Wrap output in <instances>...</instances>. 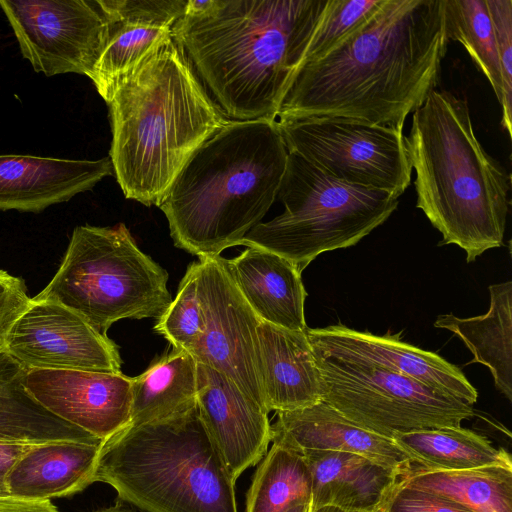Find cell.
Here are the masks:
<instances>
[{
    "instance_id": "cell-4",
    "label": "cell",
    "mask_w": 512,
    "mask_h": 512,
    "mask_svg": "<svg viewBox=\"0 0 512 512\" xmlns=\"http://www.w3.org/2000/svg\"><path fill=\"white\" fill-rule=\"evenodd\" d=\"M287 158L276 120H228L194 151L159 206L174 245L198 258L237 246L276 200Z\"/></svg>"
},
{
    "instance_id": "cell-1",
    "label": "cell",
    "mask_w": 512,
    "mask_h": 512,
    "mask_svg": "<svg viewBox=\"0 0 512 512\" xmlns=\"http://www.w3.org/2000/svg\"><path fill=\"white\" fill-rule=\"evenodd\" d=\"M444 0H386L350 37L301 64L276 121L343 118L403 129L440 81Z\"/></svg>"
},
{
    "instance_id": "cell-26",
    "label": "cell",
    "mask_w": 512,
    "mask_h": 512,
    "mask_svg": "<svg viewBox=\"0 0 512 512\" xmlns=\"http://www.w3.org/2000/svg\"><path fill=\"white\" fill-rule=\"evenodd\" d=\"M131 394L129 425L169 418L194 408L196 360L186 350L173 348L142 374L131 378Z\"/></svg>"
},
{
    "instance_id": "cell-32",
    "label": "cell",
    "mask_w": 512,
    "mask_h": 512,
    "mask_svg": "<svg viewBox=\"0 0 512 512\" xmlns=\"http://www.w3.org/2000/svg\"><path fill=\"white\" fill-rule=\"evenodd\" d=\"M198 261H193L181 279L177 294L157 319L154 330L173 348L190 352L199 340L204 320L197 294Z\"/></svg>"
},
{
    "instance_id": "cell-11",
    "label": "cell",
    "mask_w": 512,
    "mask_h": 512,
    "mask_svg": "<svg viewBox=\"0 0 512 512\" xmlns=\"http://www.w3.org/2000/svg\"><path fill=\"white\" fill-rule=\"evenodd\" d=\"M0 8L36 72L91 79L108 38L103 0H0Z\"/></svg>"
},
{
    "instance_id": "cell-37",
    "label": "cell",
    "mask_w": 512,
    "mask_h": 512,
    "mask_svg": "<svg viewBox=\"0 0 512 512\" xmlns=\"http://www.w3.org/2000/svg\"><path fill=\"white\" fill-rule=\"evenodd\" d=\"M0 512H60L51 500L0 499Z\"/></svg>"
},
{
    "instance_id": "cell-40",
    "label": "cell",
    "mask_w": 512,
    "mask_h": 512,
    "mask_svg": "<svg viewBox=\"0 0 512 512\" xmlns=\"http://www.w3.org/2000/svg\"><path fill=\"white\" fill-rule=\"evenodd\" d=\"M310 504H299L289 508L286 512H309Z\"/></svg>"
},
{
    "instance_id": "cell-27",
    "label": "cell",
    "mask_w": 512,
    "mask_h": 512,
    "mask_svg": "<svg viewBox=\"0 0 512 512\" xmlns=\"http://www.w3.org/2000/svg\"><path fill=\"white\" fill-rule=\"evenodd\" d=\"M391 440L412 464L426 470L512 468L511 455L504 448L494 447L486 437L461 426L395 433Z\"/></svg>"
},
{
    "instance_id": "cell-15",
    "label": "cell",
    "mask_w": 512,
    "mask_h": 512,
    "mask_svg": "<svg viewBox=\"0 0 512 512\" xmlns=\"http://www.w3.org/2000/svg\"><path fill=\"white\" fill-rule=\"evenodd\" d=\"M304 331L317 354L398 373L472 406L477 401V390L456 365L401 341L399 335L378 336L343 324Z\"/></svg>"
},
{
    "instance_id": "cell-41",
    "label": "cell",
    "mask_w": 512,
    "mask_h": 512,
    "mask_svg": "<svg viewBox=\"0 0 512 512\" xmlns=\"http://www.w3.org/2000/svg\"><path fill=\"white\" fill-rule=\"evenodd\" d=\"M2 349V339H0V350Z\"/></svg>"
},
{
    "instance_id": "cell-23",
    "label": "cell",
    "mask_w": 512,
    "mask_h": 512,
    "mask_svg": "<svg viewBox=\"0 0 512 512\" xmlns=\"http://www.w3.org/2000/svg\"><path fill=\"white\" fill-rule=\"evenodd\" d=\"M102 443L97 440L34 444L8 474L9 496L51 500L83 491L93 483Z\"/></svg>"
},
{
    "instance_id": "cell-33",
    "label": "cell",
    "mask_w": 512,
    "mask_h": 512,
    "mask_svg": "<svg viewBox=\"0 0 512 512\" xmlns=\"http://www.w3.org/2000/svg\"><path fill=\"white\" fill-rule=\"evenodd\" d=\"M500 62L503 98L501 124L511 136L512 115V0H486Z\"/></svg>"
},
{
    "instance_id": "cell-19",
    "label": "cell",
    "mask_w": 512,
    "mask_h": 512,
    "mask_svg": "<svg viewBox=\"0 0 512 512\" xmlns=\"http://www.w3.org/2000/svg\"><path fill=\"white\" fill-rule=\"evenodd\" d=\"M271 442L299 452L355 453L402 476L413 466L391 439L361 428L322 400L309 407L277 412V420L271 425Z\"/></svg>"
},
{
    "instance_id": "cell-28",
    "label": "cell",
    "mask_w": 512,
    "mask_h": 512,
    "mask_svg": "<svg viewBox=\"0 0 512 512\" xmlns=\"http://www.w3.org/2000/svg\"><path fill=\"white\" fill-rule=\"evenodd\" d=\"M401 480L457 502L472 512H512V468L434 471L412 466Z\"/></svg>"
},
{
    "instance_id": "cell-18",
    "label": "cell",
    "mask_w": 512,
    "mask_h": 512,
    "mask_svg": "<svg viewBox=\"0 0 512 512\" xmlns=\"http://www.w3.org/2000/svg\"><path fill=\"white\" fill-rule=\"evenodd\" d=\"M112 174L109 157L79 160L0 155V210L39 213L91 190Z\"/></svg>"
},
{
    "instance_id": "cell-17",
    "label": "cell",
    "mask_w": 512,
    "mask_h": 512,
    "mask_svg": "<svg viewBox=\"0 0 512 512\" xmlns=\"http://www.w3.org/2000/svg\"><path fill=\"white\" fill-rule=\"evenodd\" d=\"M187 3L188 0H103L109 16L108 38L91 80L106 103L144 58L172 35Z\"/></svg>"
},
{
    "instance_id": "cell-24",
    "label": "cell",
    "mask_w": 512,
    "mask_h": 512,
    "mask_svg": "<svg viewBox=\"0 0 512 512\" xmlns=\"http://www.w3.org/2000/svg\"><path fill=\"white\" fill-rule=\"evenodd\" d=\"M487 313L459 318L453 314L439 315L434 322L458 335L473 354L470 363L488 367L495 387L512 401V282L492 284Z\"/></svg>"
},
{
    "instance_id": "cell-10",
    "label": "cell",
    "mask_w": 512,
    "mask_h": 512,
    "mask_svg": "<svg viewBox=\"0 0 512 512\" xmlns=\"http://www.w3.org/2000/svg\"><path fill=\"white\" fill-rule=\"evenodd\" d=\"M288 152L333 178L399 198L411 183L403 129L343 118L277 121Z\"/></svg>"
},
{
    "instance_id": "cell-39",
    "label": "cell",
    "mask_w": 512,
    "mask_h": 512,
    "mask_svg": "<svg viewBox=\"0 0 512 512\" xmlns=\"http://www.w3.org/2000/svg\"><path fill=\"white\" fill-rule=\"evenodd\" d=\"M309 512H361V511H348L333 506H323L316 509H311Z\"/></svg>"
},
{
    "instance_id": "cell-25",
    "label": "cell",
    "mask_w": 512,
    "mask_h": 512,
    "mask_svg": "<svg viewBox=\"0 0 512 512\" xmlns=\"http://www.w3.org/2000/svg\"><path fill=\"white\" fill-rule=\"evenodd\" d=\"M27 371L0 350V443L99 440L44 408L26 388Z\"/></svg>"
},
{
    "instance_id": "cell-3",
    "label": "cell",
    "mask_w": 512,
    "mask_h": 512,
    "mask_svg": "<svg viewBox=\"0 0 512 512\" xmlns=\"http://www.w3.org/2000/svg\"><path fill=\"white\" fill-rule=\"evenodd\" d=\"M109 158L124 195L160 206L194 151L228 119L172 35L154 48L107 103Z\"/></svg>"
},
{
    "instance_id": "cell-6",
    "label": "cell",
    "mask_w": 512,
    "mask_h": 512,
    "mask_svg": "<svg viewBox=\"0 0 512 512\" xmlns=\"http://www.w3.org/2000/svg\"><path fill=\"white\" fill-rule=\"evenodd\" d=\"M144 512H238L235 482L198 407L102 443L93 483Z\"/></svg>"
},
{
    "instance_id": "cell-22",
    "label": "cell",
    "mask_w": 512,
    "mask_h": 512,
    "mask_svg": "<svg viewBox=\"0 0 512 512\" xmlns=\"http://www.w3.org/2000/svg\"><path fill=\"white\" fill-rule=\"evenodd\" d=\"M311 475L310 508L333 506L378 512L402 475L364 456L331 450H303Z\"/></svg>"
},
{
    "instance_id": "cell-7",
    "label": "cell",
    "mask_w": 512,
    "mask_h": 512,
    "mask_svg": "<svg viewBox=\"0 0 512 512\" xmlns=\"http://www.w3.org/2000/svg\"><path fill=\"white\" fill-rule=\"evenodd\" d=\"M167 281L124 223L85 224L74 228L57 272L34 297L67 307L106 335L121 319H158L172 301Z\"/></svg>"
},
{
    "instance_id": "cell-5",
    "label": "cell",
    "mask_w": 512,
    "mask_h": 512,
    "mask_svg": "<svg viewBox=\"0 0 512 512\" xmlns=\"http://www.w3.org/2000/svg\"><path fill=\"white\" fill-rule=\"evenodd\" d=\"M405 143L417 208L468 263L503 245L510 177L474 132L467 100L432 90L412 115Z\"/></svg>"
},
{
    "instance_id": "cell-14",
    "label": "cell",
    "mask_w": 512,
    "mask_h": 512,
    "mask_svg": "<svg viewBox=\"0 0 512 512\" xmlns=\"http://www.w3.org/2000/svg\"><path fill=\"white\" fill-rule=\"evenodd\" d=\"M25 385L52 414L103 442L130 423L131 377L122 372L28 369Z\"/></svg>"
},
{
    "instance_id": "cell-13",
    "label": "cell",
    "mask_w": 512,
    "mask_h": 512,
    "mask_svg": "<svg viewBox=\"0 0 512 512\" xmlns=\"http://www.w3.org/2000/svg\"><path fill=\"white\" fill-rule=\"evenodd\" d=\"M2 350L27 369L121 373L118 346L107 335L67 307L35 297L3 337Z\"/></svg>"
},
{
    "instance_id": "cell-35",
    "label": "cell",
    "mask_w": 512,
    "mask_h": 512,
    "mask_svg": "<svg viewBox=\"0 0 512 512\" xmlns=\"http://www.w3.org/2000/svg\"><path fill=\"white\" fill-rule=\"evenodd\" d=\"M29 301L24 280L0 269V339H3Z\"/></svg>"
},
{
    "instance_id": "cell-12",
    "label": "cell",
    "mask_w": 512,
    "mask_h": 512,
    "mask_svg": "<svg viewBox=\"0 0 512 512\" xmlns=\"http://www.w3.org/2000/svg\"><path fill=\"white\" fill-rule=\"evenodd\" d=\"M197 294L204 329L189 353L197 363L225 374L267 411L257 355L261 320L231 279L223 257L199 258Z\"/></svg>"
},
{
    "instance_id": "cell-2",
    "label": "cell",
    "mask_w": 512,
    "mask_h": 512,
    "mask_svg": "<svg viewBox=\"0 0 512 512\" xmlns=\"http://www.w3.org/2000/svg\"><path fill=\"white\" fill-rule=\"evenodd\" d=\"M326 3L188 0L172 37L228 120H276Z\"/></svg>"
},
{
    "instance_id": "cell-34",
    "label": "cell",
    "mask_w": 512,
    "mask_h": 512,
    "mask_svg": "<svg viewBox=\"0 0 512 512\" xmlns=\"http://www.w3.org/2000/svg\"><path fill=\"white\" fill-rule=\"evenodd\" d=\"M378 512H472L442 496L405 484L401 478L391 489Z\"/></svg>"
},
{
    "instance_id": "cell-29",
    "label": "cell",
    "mask_w": 512,
    "mask_h": 512,
    "mask_svg": "<svg viewBox=\"0 0 512 512\" xmlns=\"http://www.w3.org/2000/svg\"><path fill=\"white\" fill-rule=\"evenodd\" d=\"M311 503V475L303 454L272 443L247 493L246 512H286Z\"/></svg>"
},
{
    "instance_id": "cell-9",
    "label": "cell",
    "mask_w": 512,
    "mask_h": 512,
    "mask_svg": "<svg viewBox=\"0 0 512 512\" xmlns=\"http://www.w3.org/2000/svg\"><path fill=\"white\" fill-rule=\"evenodd\" d=\"M314 355L322 401L380 436L391 439L395 433L459 427L475 415L472 405L412 378L374 365Z\"/></svg>"
},
{
    "instance_id": "cell-21",
    "label": "cell",
    "mask_w": 512,
    "mask_h": 512,
    "mask_svg": "<svg viewBox=\"0 0 512 512\" xmlns=\"http://www.w3.org/2000/svg\"><path fill=\"white\" fill-rule=\"evenodd\" d=\"M223 261L260 320L292 331L307 328V293L301 273L288 259L261 247L247 246L238 256Z\"/></svg>"
},
{
    "instance_id": "cell-31",
    "label": "cell",
    "mask_w": 512,
    "mask_h": 512,
    "mask_svg": "<svg viewBox=\"0 0 512 512\" xmlns=\"http://www.w3.org/2000/svg\"><path fill=\"white\" fill-rule=\"evenodd\" d=\"M385 1L327 0L300 65L325 55L350 37L383 6Z\"/></svg>"
},
{
    "instance_id": "cell-30",
    "label": "cell",
    "mask_w": 512,
    "mask_h": 512,
    "mask_svg": "<svg viewBox=\"0 0 512 512\" xmlns=\"http://www.w3.org/2000/svg\"><path fill=\"white\" fill-rule=\"evenodd\" d=\"M444 16L449 40L461 43L468 51L501 103L502 74L486 0H444Z\"/></svg>"
},
{
    "instance_id": "cell-20",
    "label": "cell",
    "mask_w": 512,
    "mask_h": 512,
    "mask_svg": "<svg viewBox=\"0 0 512 512\" xmlns=\"http://www.w3.org/2000/svg\"><path fill=\"white\" fill-rule=\"evenodd\" d=\"M257 355L268 413L301 409L322 400L319 371L305 331L261 320L257 326Z\"/></svg>"
},
{
    "instance_id": "cell-36",
    "label": "cell",
    "mask_w": 512,
    "mask_h": 512,
    "mask_svg": "<svg viewBox=\"0 0 512 512\" xmlns=\"http://www.w3.org/2000/svg\"><path fill=\"white\" fill-rule=\"evenodd\" d=\"M34 444L0 443V499L8 497L7 477L14 463Z\"/></svg>"
},
{
    "instance_id": "cell-38",
    "label": "cell",
    "mask_w": 512,
    "mask_h": 512,
    "mask_svg": "<svg viewBox=\"0 0 512 512\" xmlns=\"http://www.w3.org/2000/svg\"><path fill=\"white\" fill-rule=\"evenodd\" d=\"M93 512H136V511L133 508H131L130 506L124 504L123 502L118 501L116 504H114L112 506L101 508V509H98Z\"/></svg>"
},
{
    "instance_id": "cell-8",
    "label": "cell",
    "mask_w": 512,
    "mask_h": 512,
    "mask_svg": "<svg viewBox=\"0 0 512 512\" xmlns=\"http://www.w3.org/2000/svg\"><path fill=\"white\" fill-rule=\"evenodd\" d=\"M285 210L260 222L238 245L277 253L302 271L321 253L357 244L397 209L398 198L339 181L288 152L277 198Z\"/></svg>"
},
{
    "instance_id": "cell-16",
    "label": "cell",
    "mask_w": 512,
    "mask_h": 512,
    "mask_svg": "<svg viewBox=\"0 0 512 512\" xmlns=\"http://www.w3.org/2000/svg\"><path fill=\"white\" fill-rule=\"evenodd\" d=\"M196 402L202 422L237 480L267 453L271 442L268 412L225 374L200 363Z\"/></svg>"
}]
</instances>
